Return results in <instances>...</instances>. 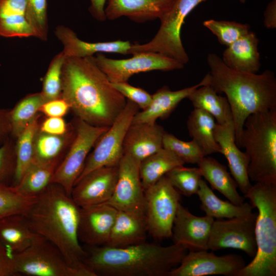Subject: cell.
Segmentation results:
<instances>
[{
	"mask_svg": "<svg viewBox=\"0 0 276 276\" xmlns=\"http://www.w3.org/2000/svg\"><path fill=\"white\" fill-rule=\"evenodd\" d=\"M26 17L35 37L46 40L48 34L47 0H27Z\"/></svg>",
	"mask_w": 276,
	"mask_h": 276,
	"instance_id": "42",
	"label": "cell"
},
{
	"mask_svg": "<svg viewBox=\"0 0 276 276\" xmlns=\"http://www.w3.org/2000/svg\"><path fill=\"white\" fill-rule=\"evenodd\" d=\"M259 39L250 31L226 47L222 60L229 68L243 72L257 73L261 67Z\"/></svg>",
	"mask_w": 276,
	"mask_h": 276,
	"instance_id": "24",
	"label": "cell"
},
{
	"mask_svg": "<svg viewBox=\"0 0 276 276\" xmlns=\"http://www.w3.org/2000/svg\"><path fill=\"white\" fill-rule=\"evenodd\" d=\"M56 164H41L33 162L15 187L22 194L37 197L51 183Z\"/></svg>",
	"mask_w": 276,
	"mask_h": 276,
	"instance_id": "36",
	"label": "cell"
},
{
	"mask_svg": "<svg viewBox=\"0 0 276 276\" xmlns=\"http://www.w3.org/2000/svg\"><path fill=\"white\" fill-rule=\"evenodd\" d=\"M38 235L31 228L25 214L0 219V241L11 255L26 249Z\"/></svg>",
	"mask_w": 276,
	"mask_h": 276,
	"instance_id": "26",
	"label": "cell"
},
{
	"mask_svg": "<svg viewBox=\"0 0 276 276\" xmlns=\"http://www.w3.org/2000/svg\"><path fill=\"white\" fill-rule=\"evenodd\" d=\"M12 256L0 241V276H14Z\"/></svg>",
	"mask_w": 276,
	"mask_h": 276,
	"instance_id": "47",
	"label": "cell"
},
{
	"mask_svg": "<svg viewBox=\"0 0 276 276\" xmlns=\"http://www.w3.org/2000/svg\"><path fill=\"white\" fill-rule=\"evenodd\" d=\"M185 163L173 152L164 148L140 163V175L144 191L173 169Z\"/></svg>",
	"mask_w": 276,
	"mask_h": 276,
	"instance_id": "33",
	"label": "cell"
},
{
	"mask_svg": "<svg viewBox=\"0 0 276 276\" xmlns=\"http://www.w3.org/2000/svg\"><path fill=\"white\" fill-rule=\"evenodd\" d=\"M140 162L124 154L118 166L113 194L106 202L117 210L145 217V195L140 175Z\"/></svg>",
	"mask_w": 276,
	"mask_h": 276,
	"instance_id": "14",
	"label": "cell"
},
{
	"mask_svg": "<svg viewBox=\"0 0 276 276\" xmlns=\"http://www.w3.org/2000/svg\"><path fill=\"white\" fill-rule=\"evenodd\" d=\"M111 84L126 99L134 102L142 110L145 109L151 101L152 95L142 88L131 85L127 82L111 83Z\"/></svg>",
	"mask_w": 276,
	"mask_h": 276,
	"instance_id": "44",
	"label": "cell"
},
{
	"mask_svg": "<svg viewBox=\"0 0 276 276\" xmlns=\"http://www.w3.org/2000/svg\"><path fill=\"white\" fill-rule=\"evenodd\" d=\"M44 102L41 93L30 94L9 110L11 136L16 139L39 114Z\"/></svg>",
	"mask_w": 276,
	"mask_h": 276,
	"instance_id": "35",
	"label": "cell"
},
{
	"mask_svg": "<svg viewBox=\"0 0 276 276\" xmlns=\"http://www.w3.org/2000/svg\"><path fill=\"white\" fill-rule=\"evenodd\" d=\"M214 137L220 147L221 153L227 159L237 187L245 194L252 187L248 175L249 159L245 152H242L236 144L234 122L222 125L216 123Z\"/></svg>",
	"mask_w": 276,
	"mask_h": 276,
	"instance_id": "19",
	"label": "cell"
},
{
	"mask_svg": "<svg viewBox=\"0 0 276 276\" xmlns=\"http://www.w3.org/2000/svg\"><path fill=\"white\" fill-rule=\"evenodd\" d=\"M144 195L148 232L157 240L171 237L180 193L165 175L145 190Z\"/></svg>",
	"mask_w": 276,
	"mask_h": 276,
	"instance_id": "10",
	"label": "cell"
},
{
	"mask_svg": "<svg viewBox=\"0 0 276 276\" xmlns=\"http://www.w3.org/2000/svg\"><path fill=\"white\" fill-rule=\"evenodd\" d=\"M9 110L0 108V145L11 136Z\"/></svg>",
	"mask_w": 276,
	"mask_h": 276,
	"instance_id": "48",
	"label": "cell"
},
{
	"mask_svg": "<svg viewBox=\"0 0 276 276\" xmlns=\"http://www.w3.org/2000/svg\"><path fill=\"white\" fill-rule=\"evenodd\" d=\"M264 25L269 29L276 28V0L271 1L264 12Z\"/></svg>",
	"mask_w": 276,
	"mask_h": 276,
	"instance_id": "49",
	"label": "cell"
},
{
	"mask_svg": "<svg viewBox=\"0 0 276 276\" xmlns=\"http://www.w3.org/2000/svg\"><path fill=\"white\" fill-rule=\"evenodd\" d=\"M214 218L208 215L192 214L180 203L172 227L174 243L182 245L188 251L208 250V243Z\"/></svg>",
	"mask_w": 276,
	"mask_h": 276,
	"instance_id": "17",
	"label": "cell"
},
{
	"mask_svg": "<svg viewBox=\"0 0 276 276\" xmlns=\"http://www.w3.org/2000/svg\"><path fill=\"white\" fill-rule=\"evenodd\" d=\"M72 124H67L62 117H47L40 123L39 130L43 132L61 135L70 129Z\"/></svg>",
	"mask_w": 276,
	"mask_h": 276,
	"instance_id": "46",
	"label": "cell"
},
{
	"mask_svg": "<svg viewBox=\"0 0 276 276\" xmlns=\"http://www.w3.org/2000/svg\"><path fill=\"white\" fill-rule=\"evenodd\" d=\"M55 34L61 41L66 57L85 58L95 53H115L128 54L132 44L128 41L89 42L79 39L71 29L63 26L56 27Z\"/></svg>",
	"mask_w": 276,
	"mask_h": 276,
	"instance_id": "22",
	"label": "cell"
},
{
	"mask_svg": "<svg viewBox=\"0 0 276 276\" xmlns=\"http://www.w3.org/2000/svg\"><path fill=\"white\" fill-rule=\"evenodd\" d=\"M15 166V143L10 137L0 145V186H11Z\"/></svg>",
	"mask_w": 276,
	"mask_h": 276,
	"instance_id": "43",
	"label": "cell"
},
{
	"mask_svg": "<svg viewBox=\"0 0 276 276\" xmlns=\"http://www.w3.org/2000/svg\"><path fill=\"white\" fill-rule=\"evenodd\" d=\"M75 135V127L61 135L51 134L38 131L34 143V161L41 164L58 166L65 155Z\"/></svg>",
	"mask_w": 276,
	"mask_h": 276,
	"instance_id": "28",
	"label": "cell"
},
{
	"mask_svg": "<svg viewBox=\"0 0 276 276\" xmlns=\"http://www.w3.org/2000/svg\"><path fill=\"white\" fill-rule=\"evenodd\" d=\"M89 11L97 20L103 21L106 19L105 14V5L107 0H90Z\"/></svg>",
	"mask_w": 276,
	"mask_h": 276,
	"instance_id": "50",
	"label": "cell"
},
{
	"mask_svg": "<svg viewBox=\"0 0 276 276\" xmlns=\"http://www.w3.org/2000/svg\"><path fill=\"white\" fill-rule=\"evenodd\" d=\"M104 12L106 19L126 16L136 22L160 19L173 0H107Z\"/></svg>",
	"mask_w": 276,
	"mask_h": 276,
	"instance_id": "21",
	"label": "cell"
},
{
	"mask_svg": "<svg viewBox=\"0 0 276 276\" xmlns=\"http://www.w3.org/2000/svg\"><path fill=\"white\" fill-rule=\"evenodd\" d=\"M188 98L194 108L200 109L210 113L219 125L233 122V115L225 97L218 95L210 85L200 86L194 89Z\"/></svg>",
	"mask_w": 276,
	"mask_h": 276,
	"instance_id": "32",
	"label": "cell"
},
{
	"mask_svg": "<svg viewBox=\"0 0 276 276\" xmlns=\"http://www.w3.org/2000/svg\"><path fill=\"white\" fill-rule=\"evenodd\" d=\"M66 57L62 52L52 60L43 78L40 92L45 102L61 98L62 89V71Z\"/></svg>",
	"mask_w": 276,
	"mask_h": 276,
	"instance_id": "41",
	"label": "cell"
},
{
	"mask_svg": "<svg viewBox=\"0 0 276 276\" xmlns=\"http://www.w3.org/2000/svg\"><path fill=\"white\" fill-rule=\"evenodd\" d=\"M139 107L127 99L124 109L113 124L100 137L85 162L76 182L91 171L104 166H118L124 155L123 147L127 131ZM75 182V183H76Z\"/></svg>",
	"mask_w": 276,
	"mask_h": 276,
	"instance_id": "11",
	"label": "cell"
},
{
	"mask_svg": "<svg viewBox=\"0 0 276 276\" xmlns=\"http://www.w3.org/2000/svg\"><path fill=\"white\" fill-rule=\"evenodd\" d=\"M75 135L63 159L57 166L51 183L60 185L71 197L73 187L80 175L91 148L107 127L90 125L77 118L74 124Z\"/></svg>",
	"mask_w": 276,
	"mask_h": 276,
	"instance_id": "9",
	"label": "cell"
},
{
	"mask_svg": "<svg viewBox=\"0 0 276 276\" xmlns=\"http://www.w3.org/2000/svg\"><path fill=\"white\" fill-rule=\"evenodd\" d=\"M163 148L173 152L185 164H198L205 156L194 141H183L166 132L163 136Z\"/></svg>",
	"mask_w": 276,
	"mask_h": 276,
	"instance_id": "40",
	"label": "cell"
},
{
	"mask_svg": "<svg viewBox=\"0 0 276 276\" xmlns=\"http://www.w3.org/2000/svg\"><path fill=\"white\" fill-rule=\"evenodd\" d=\"M204 85H206V82L203 78L197 84L178 90H171L167 86H164L152 95L149 105L135 114L131 124H153L158 119L167 118L182 100L188 98L194 89Z\"/></svg>",
	"mask_w": 276,
	"mask_h": 276,
	"instance_id": "23",
	"label": "cell"
},
{
	"mask_svg": "<svg viewBox=\"0 0 276 276\" xmlns=\"http://www.w3.org/2000/svg\"><path fill=\"white\" fill-rule=\"evenodd\" d=\"M197 165L202 176L208 181L212 189L219 191L236 205H240L244 202L245 198L238 192L237 183L225 166L207 156L203 157Z\"/></svg>",
	"mask_w": 276,
	"mask_h": 276,
	"instance_id": "29",
	"label": "cell"
},
{
	"mask_svg": "<svg viewBox=\"0 0 276 276\" xmlns=\"http://www.w3.org/2000/svg\"><path fill=\"white\" fill-rule=\"evenodd\" d=\"M61 98L78 118L95 126H110L127 99L112 85L91 56L66 57Z\"/></svg>",
	"mask_w": 276,
	"mask_h": 276,
	"instance_id": "1",
	"label": "cell"
},
{
	"mask_svg": "<svg viewBox=\"0 0 276 276\" xmlns=\"http://www.w3.org/2000/svg\"><path fill=\"white\" fill-rule=\"evenodd\" d=\"M27 0H0V35L5 37H35L26 17Z\"/></svg>",
	"mask_w": 276,
	"mask_h": 276,
	"instance_id": "27",
	"label": "cell"
},
{
	"mask_svg": "<svg viewBox=\"0 0 276 276\" xmlns=\"http://www.w3.org/2000/svg\"><path fill=\"white\" fill-rule=\"evenodd\" d=\"M12 259L14 276H79L59 249L40 235L26 249L12 255Z\"/></svg>",
	"mask_w": 276,
	"mask_h": 276,
	"instance_id": "8",
	"label": "cell"
},
{
	"mask_svg": "<svg viewBox=\"0 0 276 276\" xmlns=\"http://www.w3.org/2000/svg\"><path fill=\"white\" fill-rule=\"evenodd\" d=\"M70 109L67 102L59 98L44 102L40 107L39 112L47 117H62Z\"/></svg>",
	"mask_w": 276,
	"mask_h": 276,
	"instance_id": "45",
	"label": "cell"
},
{
	"mask_svg": "<svg viewBox=\"0 0 276 276\" xmlns=\"http://www.w3.org/2000/svg\"><path fill=\"white\" fill-rule=\"evenodd\" d=\"M206 0H173L170 7L159 19L160 27L149 42L132 44L128 54L153 52L173 58L183 65L189 58L182 45L180 32L185 20L199 4Z\"/></svg>",
	"mask_w": 276,
	"mask_h": 276,
	"instance_id": "7",
	"label": "cell"
},
{
	"mask_svg": "<svg viewBox=\"0 0 276 276\" xmlns=\"http://www.w3.org/2000/svg\"><path fill=\"white\" fill-rule=\"evenodd\" d=\"M197 194L200 201V209L206 215L217 219L247 216L255 208L251 203L246 202L236 205L229 201L220 199L202 179Z\"/></svg>",
	"mask_w": 276,
	"mask_h": 276,
	"instance_id": "30",
	"label": "cell"
},
{
	"mask_svg": "<svg viewBox=\"0 0 276 276\" xmlns=\"http://www.w3.org/2000/svg\"><path fill=\"white\" fill-rule=\"evenodd\" d=\"M39 114L15 139L16 166L12 186H16L34 161V143L39 129Z\"/></svg>",
	"mask_w": 276,
	"mask_h": 276,
	"instance_id": "34",
	"label": "cell"
},
{
	"mask_svg": "<svg viewBox=\"0 0 276 276\" xmlns=\"http://www.w3.org/2000/svg\"><path fill=\"white\" fill-rule=\"evenodd\" d=\"M187 128L192 140L200 147L204 155L221 153V149L214 137L216 125L214 118L200 109L194 108L187 120Z\"/></svg>",
	"mask_w": 276,
	"mask_h": 276,
	"instance_id": "31",
	"label": "cell"
},
{
	"mask_svg": "<svg viewBox=\"0 0 276 276\" xmlns=\"http://www.w3.org/2000/svg\"><path fill=\"white\" fill-rule=\"evenodd\" d=\"M37 197L24 195L12 186H0V219L11 214H26Z\"/></svg>",
	"mask_w": 276,
	"mask_h": 276,
	"instance_id": "37",
	"label": "cell"
},
{
	"mask_svg": "<svg viewBox=\"0 0 276 276\" xmlns=\"http://www.w3.org/2000/svg\"><path fill=\"white\" fill-rule=\"evenodd\" d=\"M244 197L257 208V252L237 276L276 275V183L256 182Z\"/></svg>",
	"mask_w": 276,
	"mask_h": 276,
	"instance_id": "5",
	"label": "cell"
},
{
	"mask_svg": "<svg viewBox=\"0 0 276 276\" xmlns=\"http://www.w3.org/2000/svg\"><path fill=\"white\" fill-rule=\"evenodd\" d=\"M240 147L245 148L249 159L250 180L276 183V109L255 113L247 117Z\"/></svg>",
	"mask_w": 276,
	"mask_h": 276,
	"instance_id": "6",
	"label": "cell"
},
{
	"mask_svg": "<svg viewBox=\"0 0 276 276\" xmlns=\"http://www.w3.org/2000/svg\"><path fill=\"white\" fill-rule=\"evenodd\" d=\"M84 264L95 276H168L188 250L146 242L125 247L88 246Z\"/></svg>",
	"mask_w": 276,
	"mask_h": 276,
	"instance_id": "4",
	"label": "cell"
},
{
	"mask_svg": "<svg viewBox=\"0 0 276 276\" xmlns=\"http://www.w3.org/2000/svg\"><path fill=\"white\" fill-rule=\"evenodd\" d=\"M130 58L113 59L101 53L92 59L111 83L127 82L134 74L158 70L170 71L181 69L184 65L173 58L153 52L133 54Z\"/></svg>",
	"mask_w": 276,
	"mask_h": 276,
	"instance_id": "12",
	"label": "cell"
},
{
	"mask_svg": "<svg viewBox=\"0 0 276 276\" xmlns=\"http://www.w3.org/2000/svg\"><path fill=\"white\" fill-rule=\"evenodd\" d=\"M118 174V166H104L91 171L75 183L72 199L79 207L107 202L113 194Z\"/></svg>",
	"mask_w": 276,
	"mask_h": 276,
	"instance_id": "16",
	"label": "cell"
},
{
	"mask_svg": "<svg viewBox=\"0 0 276 276\" xmlns=\"http://www.w3.org/2000/svg\"><path fill=\"white\" fill-rule=\"evenodd\" d=\"M241 3H245L247 0H238Z\"/></svg>",
	"mask_w": 276,
	"mask_h": 276,
	"instance_id": "51",
	"label": "cell"
},
{
	"mask_svg": "<svg viewBox=\"0 0 276 276\" xmlns=\"http://www.w3.org/2000/svg\"><path fill=\"white\" fill-rule=\"evenodd\" d=\"M257 213L247 216L214 220L208 249L215 251L231 248L243 251L254 257L257 252L255 224Z\"/></svg>",
	"mask_w": 276,
	"mask_h": 276,
	"instance_id": "13",
	"label": "cell"
},
{
	"mask_svg": "<svg viewBox=\"0 0 276 276\" xmlns=\"http://www.w3.org/2000/svg\"><path fill=\"white\" fill-rule=\"evenodd\" d=\"M118 210L106 203L80 207L78 236L80 242L88 246L106 244Z\"/></svg>",
	"mask_w": 276,
	"mask_h": 276,
	"instance_id": "18",
	"label": "cell"
},
{
	"mask_svg": "<svg viewBox=\"0 0 276 276\" xmlns=\"http://www.w3.org/2000/svg\"><path fill=\"white\" fill-rule=\"evenodd\" d=\"M165 176L181 194L187 197L197 194L202 177L198 167L187 168L183 166L173 169Z\"/></svg>",
	"mask_w": 276,
	"mask_h": 276,
	"instance_id": "38",
	"label": "cell"
},
{
	"mask_svg": "<svg viewBox=\"0 0 276 276\" xmlns=\"http://www.w3.org/2000/svg\"><path fill=\"white\" fill-rule=\"evenodd\" d=\"M164 128L156 124H131L123 143V153L141 162L163 148Z\"/></svg>",
	"mask_w": 276,
	"mask_h": 276,
	"instance_id": "20",
	"label": "cell"
},
{
	"mask_svg": "<svg viewBox=\"0 0 276 276\" xmlns=\"http://www.w3.org/2000/svg\"><path fill=\"white\" fill-rule=\"evenodd\" d=\"M210 71L203 78L218 94L223 93L229 104L235 130L236 143L240 142L246 119L250 115L276 109V78L267 70L249 73L232 70L215 53L207 56Z\"/></svg>",
	"mask_w": 276,
	"mask_h": 276,
	"instance_id": "3",
	"label": "cell"
},
{
	"mask_svg": "<svg viewBox=\"0 0 276 276\" xmlns=\"http://www.w3.org/2000/svg\"><path fill=\"white\" fill-rule=\"evenodd\" d=\"M245 265L242 257L236 254L218 256L208 250L189 251L168 276H237Z\"/></svg>",
	"mask_w": 276,
	"mask_h": 276,
	"instance_id": "15",
	"label": "cell"
},
{
	"mask_svg": "<svg viewBox=\"0 0 276 276\" xmlns=\"http://www.w3.org/2000/svg\"><path fill=\"white\" fill-rule=\"evenodd\" d=\"M80 207L60 185L51 183L25 214L32 231L54 244L79 276H95L84 264L78 236Z\"/></svg>",
	"mask_w": 276,
	"mask_h": 276,
	"instance_id": "2",
	"label": "cell"
},
{
	"mask_svg": "<svg viewBox=\"0 0 276 276\" xmlns=\"http://www.w3.org/2000/svg\"><path fill=\"white\" fill-rule=\"evenodd\" d=\"M147 226L145 217L118 210L107 245L125 247L146 242Z\"/></svg>",
	"mask_w": 276,
	"mask_h": 276,
	"instance_id": "25",
	"label": "cell"
},
{
	"mask_svg": "<svg viewBox=\"0 0 276 276\" xmlns=\"http://www.w3.org/2000/svg\"><path fill=\"white\" fill-rule=\"evenodd\" d=\"M203 25L217 37L220 43L226 47L250 31L248 24L233 21L209 19L203 21Z\"/></svg>",
	"mask_w": 276,
	"mask_h": 276,
	"instance_id": "39",
	"label": "cell"
}]
</instances>
